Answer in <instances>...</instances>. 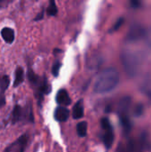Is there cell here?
Listing matches in <instances>:
<instances>
[{
    "instance_id": "1",
    "label": "cell",
    "mask_w": 151,
    "mask_h": 152,
    "mask_svg": "<svg viewBox=\"0 0 151 152\" xmlns=\"http://www.w3.org/2000/svg\"><path fill=\"white\" fill-rule=\"evenodd\" d=\"M119 83V74L114 68H109L103 70L97 77L93 91L96 94H107L114 90Z\"/></svg>"
},
{
    "instance_id": "2",
    "label": "cell",
    "mask_w": 151,
    "mask_h": 152,
    "mask_svg": "<svg viewBox=\"0 0 151 152\" xmlns=\"http://www.w3.org/2000/svg\"><path fill=\"white\" fill-rule=\"evenodd\" d=\"M141 61L142 60L140 55L133 51L124 50L121 53V62L124 66L125 71L130 77L136 76L141 65Z\"/></svg>"
},
{
    "instance_id": "3",
    "label": "cell",
    "mask_w": 151,
    "mask_h": 152,
    "mask_svg": "<svg viewBox=\"0 0 151 152\" xmlns=\"http://www.w3.org/2000/svg\"><path fill=\"white\" fill-rule=\"evenodd\" d=\"M146 29L139 23H133L129 28V32L126 36V40L130 43H135L144 38Z\"/></svg>"
},
{
    "instance_id": "4",
    "label": "cell",
    "mask_w": 151,
    "mask_h": 152,
    "mask_svg": "<svg viewBox=\"0 0 151 152\" xmlns=\"http://www.w3.org/2000/svg\"><path fill=\"white\" fill-rule=\"evenodd\" d=\"M26 118H28L30 122H33V115L32 111L28 114L27 113V110L25 111L20 105H15L12 113V123L15 124L19 121L24 120Z\"/></svg>"
},
{
    "instance_id": "5",
    "label": "cell",
    "mask_w": 151,
    "mask_h": 152,
    "mask_svg": "<svg viewBox=\"0 0 151 152\" xmlns=\"http://www.w3.org/2000/svg\"><path fill=\"white\" fill-rule=\"evenodd\" d=\"M28 134H23L21 135L18 140H16L14 142H12V144H10L5 150L4 151L6 152H15L23 151L28 144Z\"/></svg>"
},
{
    "instance_id": "6",
    "label": "cell",
    "mask_w": 151,
    "mask_h": 152,
    "mask_svg": "<svg viewBox=\"0 0 151 152\" xmlns=\"http://www.w3.org/2000/svg\"><path fill=\"white\" fill-rule=\"evenodd\" d=\"M131 101H132L131 97L129 96H125L120 100L118 103V107H117V113H118L119 118L128 116V111L131 106Z\"/></svg>"
},
{
    "instance_id": "7",
    "label": "cell",
    "mask_w": 151,
    "mask_h": 152,
    "mask_svg": "<svg viewBox=\"0 0 151 152\" xmlns=\"http://www.w3.org/2000/svg\"><path fill=\"white\" fill-rule=\"evenodd\" d=\"M10 85V78L8 76H3L0 77V108L5 104V98L4 94L7 90Z\"/></svg>"
},
{
    "instance_id": "8",
    "label": "cell",
    "mask_w": 151,
    "mask_h": 152,
    "mask_svg": "<svg viewBox=\"0 0 151 152\" xmlns=\"http://www.w3.org/2000/svg\"><path fill=\"white\" fill-rule=\"evenodd\" d=\"M69 117V110L65 108V106H60L56 108L54 111V118L59 122H65Z\"/></svg>"
},
{
    "instance_id": "9",
    "label": "cell",
    "mask_w": 151,
    "mask_h": 152,
    "mask_svg": "<svg viewBox=\"0 0 151 152\" xmlns=\"http://www.w3.org/2000/svg\"><path fill=\"white\" fill-rule=\"evenodd\" d=\"M56 102L58 104L62 106H68L71 103V99L65 89H61L56 94Z\"/></svg>"
},
{
    "instance_id": "10",
    "label": "cell",
    "mask_w": 151,
    "mask_h": 152,
    "mask_svg": "<svg viewBox=\"0 0 151 152\" xmlns=\"http://www.w3.org/2000/svg\"><path fill=\"white\" fill-rule=\"evenodd\" d=\"M1 37L3 38V40L9 45H12L14 42V38H15V34H14V30L11 28L8 27H4L1 29Z\"/></svg>"
},
{
    "instance_id": "11",
    "label": "cell",
    "mask_w": 151,
    "mask_h": 152,
    "mask_svg": "<svg viewBox=\"0 0 151 152\" xmlns=\"http://www.w3.org/2000/svg\"><path fill=\"white\" fill-rule=\"evenodd\" d=\"M84 117V106L83 100L78 101L73 108V118L75 119H79Z\"/></svg>"
},
{
    "instance_id": "12",
    "label": "cell",
    "mask_w": 151,
    "mask_h": 152,
    "mask_svg": "<svg viewBox=\"0 0 151 152\" xmlns=\"http://www.w3.org/2000/svg\"><path fill=\"white\" fill-rule=\"evenodd\" d=\"M24 81V70L20 66H18L16 68L15 73H14V81H13V87H16L20 86Z\"/></svg>"
},
{
    "instance_id": "13",
    "label": "cell",
    "mask_w": 151,
    "mask_h": 152,
    "mask_svg": "<svg viewBox=\"0 0 151 152\" xmlns=\"http://www.w3.org/2000/svg\"><path fill=\"white\" fill-rule=\"evenodd\" d=\"M114 133L112 131V129L110 130H107L105 134L103 135V142L106 146V148L110 149L113 145L114 142Z\"/></svg>"
},
{
    "instance_id": "14",
    "label": "cell",
    "mask_w": 151,
    "mask_h": 152,
    "mask_svg": "<svg viewBox=\"0 0 151 152\" xmlns=\"http://www.w3.org/2000/svg\"><path fill=\"white\" fill-rule=\"evenodd\" d=\"M119 118H120L121 126H122V127H123L125 135L129 134V133H130V131H131V128H132V125H131V122H130V119H129L128 116H127V117Z\"/></svg>"
},
{
    "instance_id": "15",
    "label": "cell",
    "mask_w": 151,
    "mask_h": 152,
    "mask_svg": "<svg viewBox=\"0 0 151 152\" xmlns=\"http://www.w3.org/2000/svg\"><path fill=\"white\" fill-rule=\"evenodd\" d=\"M77 131L79 137H85L87 134V123L85 121L78 123L77 126Z\"/></svg>"
},
{
    "instance_id": "16",
    "label": "cell",
    "mask_w": 151,
    "mask_h": 152,
    "mask_svg": "<svg viewBox=\"0 0 151 152\" xmlns=\"http://www.w3.org/2000/svg\"><path fill=\"white\" fill-rule=\"evenodd\" d=\"M47 15L49 16H55L58 12V9L55 4V0H50L49 1V5L46 9Z\"/></svg>"
},
{
    "instance_id": "17",
    "label": "cell",
    "mask_w": 151,
    "mask_h": 152,
    "mask_svg": "<svg viewBox=\"0 0 151 152\" xmlns=\"http://www.w3.org/2000/svg\"><path fill=\"white\" fill-rule=\"evenodd\" d=\"M101 126L102 129H103V130H105V131L112 129L109 120L108 118H103L101 120Z\"/></svg>"
},
{
    "instance_id": "18",
    "label": "cell",
    "mask_w": 151,
    "mask_h": 152,
    "mask_svg": "<svg viewBox=\"0 0 151 152\" xmlns=\"http://www.w3.org/2000/svg\"><path fill=\"white\" fill-rule=\"evenodd\" d=\"M61 64L60 62H56L53 64V69H52V73L54 77H57L59 75V72H60V69H61Z\"/></svg>"
},
{
    "instance_id": "19",
    "label": "cell",
    "mask_w": 151,
    "mask_h": 152,
    "mask_svg": "<svg viewBox=\"0 0 151 152\" xmlns=\"http://www.w3.org/2000/svg\"><path fill=\"white\" fill-rule=\"evenodd\" d=\"M123 23H124V18H119V19L116 21V23L114 24L113 28L110 29V32H113V31L117 30V29L122 26V24H123Z\"/></svg>"
},
{
    "instance_id": "20",
    "label": "cell",
    "mask_w": 151,
    "mask_h": 152,
    "mask_svg": "<svg viewBox=\"0 0 151 152\" xmlns=\"http://www.w3.org/2000/svg\"><path fill=\"white\" fill-rule=\"evenodd\" d=\"M144 39H145L147 45L151 48V27L150 28L146 29V33H145Z\"/></svg>"
},
{
    "instance_id": "21",
    "label": "cell",
    "mask_w": 151,
    "mask_h": 152,
    "mask_svg": "<svg viewBox=\"0 0 151 152\" xmlns=\"http://www.w3.org/2000/svg\"><path fill=\"white\" fill-rule=\"evenodd\" d=\"M143 113V105L142 103H139L136 105L135 107V110H134V114L136 117H141Z\"/></svg>"
},
{
    "instance_id": "22",
    "label": "cell",
    "mask_w": 151,
    "mask_h": 152,
    "mask_svg": "<svg viewBox=\"0 0 151 152\" xmlns=\"http://www.w3.org/2000/svg\"><path fill=\"white\" fill-rule=\"evenodd\" d=\"M130 4L133 8H139L142 6V0H129Z\"/></svg>"
},
{
    "instance_id": "23",
    "label": "cell",
    "mask_w": 151,
    "mask_h": 152,
    "mask_svg": "<svg viewBox=\"0 0 151 152\" xmlns=\"http://www.w3.org/2000/svg\"><path fill=\"white\" fill-rule=\"evenodd\" d=\"M15 0H0V9L7 7L8 5H10Z\"/></svg>"
},
{
    "instance_id": "24",
    "label": "cell",
    "mask_w": 151,
    "mask_h": 152,
    "mask_svg": "<svg viewBox=\"0 0 151 152\" xmlns=\"http://www.w3.org/2000/svg\"><path fill=\"white\" fill-rule=\"evenodd\" d=\"M128 150L130 151H133L135 150V143H134L133 141H130L129 142V143H128Z\"/></svg>"
},
{
    "instance_id": "25",
    "label": "cell",
    "mask_w": 151,
    "mask_h": 152,
    "mask_svg": "<svg viewBox=\"0 0 151 152\" xmlns=\"http://www.w3.org/2000/svg\"><path fill=\"white\" fill-rule=\"evenodd\" d=\"M43 17H44V11H42L39 14L36 15V17L35 18V20H40L43 19Z\"/></svg>"
}]
</instances>
